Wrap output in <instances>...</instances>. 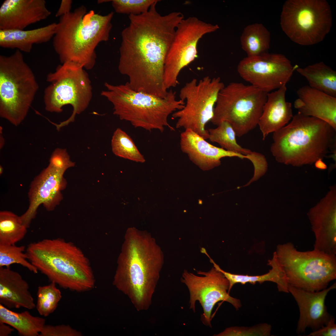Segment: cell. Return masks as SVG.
<instances>
[{
  "instance_id": "6da1fadb",
  "label": "cell",
  "mask_w": 336,
  "mask_h": 336,
  "mask_svg": "<svg viewBox=\"0 0 336 336\" xmlns=\"http://www.w3.org/2000/svg\"><path fill=\"white\" fill-rule=\"evenodd\" d=\"M159 1L145 13L129 15V24L121 33L118 67L131 89L164 98L168 91L163 80L165 58L184 17L179 12L161 15L156 9Z\"/></svg>"
},
{
  "instance_id": "7a4b0ae2",
  "label": "cell",
  "mask_w": 336,
  "mask_h": 336,
  "mask_svg": "<svg viewBox=\"0 0 336 336\" xmlns=\"http://www.w3.org/2000/svg\"><path fill=\"white\" fill-rule=\"evenodd\" d=\"M164 262L163 252L151 234L129 227L117 259L113 285L128 296L137 310H146Z\"/></svg>"
},
{
  "instance_id": "3957f363",
  "label": "cell",
  "mask_w": 336,
  "mask_h": 336,
  "mask_svg": "<svg viewBox=\"0 0 336 336\" xmlns=\"http://www.w3.org/2000/svg\"><path fill=\"white\" fill-rule=\"evenodd\" d=\"M114 15L111 12L102 15L92 10L86 13L82 6L60 17L53 45L62 64L72 62L92 69L96 62V46L109 40Z\"/></svg>"
},
{
  "instance_id": "277c9868",
  "label": "cell",
  "mask_w": 336,
  "mask_h": 336,
  "mask_svg": "<svg viewBox=\"0 0 336 336\" xmlns=\"http://www.w3.org/2000/svg\"><path fill=\"white\" fill-rule=\"evenodd\" d=\"M28 259L51 282L77 292L94 287L95 279L88 259L71 242L63 239H45L28 245Z\"/></svg>"
},
{
  "instance_id": "5b68a950",
  "label": "cell",
  "mask_w": 336,
  "mask_h": 336,
  "mask_svg": "<svg viewBox=\"0 0 336 336\" xmlns=\"http://www.w3.org/2000/svg\"><path fill=\"white\" fill-rule=\"evenodd\" d=\"M336 130L324 121L298 112L273 133L270 150L280 163L299 167L323 159L335 143Z\"/></svg>"
},
{
  "instance_id": "8992f818",
  "label": "cell",
  "mask_w": 336,
  "mask_h": 336,
  "mask_svg": "<svg viewBox=\"0 0 336 336\" xmlns=\"http://www.w3.org/2000/svg\"><path fill=\"white\" fill-rule=\"evenodd\" d=\"M105 86L107 90L102 91L101 95L112 104L113 114L120 120L149 131L156 129L162 132L166 127L175 130L168 123V117L182 109L185 102L177 100L176 92L172 89L161 98L136 91L127 82L115 85L106 82Z\"/></svg>"
},
{
  "instance_id": "52a82bcc",
  "label": "cell",
  "mask_w": 336,
  "mask_h": 336,
  "mask_svg": "<svg viewBox=\"0 0 336 336\" xmlns=\"http://www.w3.org/2000/svg\"><path fill=\"white\" fill-rule=\"evenodd\" d=\"M39 88L34 74L16 49L0 56V116L17 126L26 118Z\"/></svg>"
},
{
  "instance_id": "ba28073f",
  "label": "cell",
  "mask_w": 336,
  "mask_h": 336,
  "mask_svg": "<svg viewBox=\"0 0 336 336\" xmlns=\"http://www.w3.org/2000/svg\"><path fill=\"white\" fill-rule=\"evenodd\" d=\"M49 84L44 91V100L45 110L50 112L60 113L63 107L70 105L73 110L66 120L57 124L52 122L58 131L75 120V116L88 107L92 97V88L88 75L81 65L68 62L59 65L54 72L47 75Z\"/></svg>"
},
{
  "instance_id": "9c48e42d",
  "label": "cell",
  "mask_w": 336,
  "mask_h": 336,
  "mask_svg": "<svg viewBox=\"0 0 336 336\" xmlns=\"http://www.w3.org/2000/svg\"><path fill=\"white\" fill-rule=\"evenodd\" d=\"M275 252L288 284L294 287L320 291L336 278V255L314 249L299 251L291 242L278 245Z\"/></svg>"
},
{
  "instance_id": "30bf717a",
  "label": "cell",
  "mask_w": 336,
  "mask_h": 336,
  "mask_svg": "<svg viewBox=\"0 0 336 336\" xmlns=\"http://www.w3.org/2000/svg\"><path fill=\"white\" fill-rule=\"evenodd\" d=\"M267 93L251 85L231 82L219 92L211 121L217 126L228 122L240 137L258 125Z\"/></svg>"
},
{
  "instance_id": "8fae6325",
  "label": "cell",
  "mask_w": 336,
  "mask_h": 336,
  "mask_svg": "<svg viewBox=\"0 0 336 336\" xmlns=\"http://www.w3.org/2000/svg\"><path fill=\"white\" fill-rule=\"evenodd\" d=\"M332 17L325 0H287L284 3L280 24L292 41L310 45L322 41L330 32Z\"/></svg>"
},
{
  "instance_id": "7c38bea8",
  "label": "cell",
  "mask_w": 336,
  "mask_h": 336,
  "mask_svg": "<svg viewBox=\"0 0 336 336\" xmlns=\"http://www.w3.org/2000/svg\"><path fill=\"white\" fill-rule=\"evenodd\" d=\"M224 86L219 77L206 76L199 81L194 78L186 82L179 94L180 100L185 102L184 107L172 115L177 119L176 128L190 129L208 139L206 125L213 117L218 94Z\"/></svg>"
},
{
  "instance_id": "4fadbf2b",
  "label": "cell",
  "mask_w": 336,
  "mask_h": 336,
  "mask_svg": "<svg viewBox=\"0 0 336 336\" xmlns=\"http://www.w3.org/2000/svg\"><path fill=\"white\" fill-rule=\"evenodd\" d=\"M219 28L217 24L207 23L195 16L181 21L165 60L163 80L167 90L176 86L181 71L197 57L199 40L205 35Z\"/></svg>"
},
{
  "instance_id": "5bb4252c",
  "label": "cell",
  "mask_w": 336,
  "mask_h": 336,
  "mask_svg": "<svg viewBox=\"0 0 336 336\" xmlns=\"http://www.w3.org/2000/svg\"><path fill=\"white\" fill-rule=\"evenodd\" d=\"M203 276L196 275L184 270L181 282L187 286L189 292V309L195 312V304L199 302L203 310L201 320L203 324L212 327V313L216 304L220 301L227 302L237 310L241 306L240 300L228 293L229 282L223 274L214 267L207 272L197 271Z\"/></svg>"
},
{
  "instance_id": "9a60e30c",
  "label": "cell",
  "mask_w": 336,
  "mask_h": 336,
  "mask_svg": "<svg viewBox=\"0 0 336 336\" xmlns=\"http://www.w3.org/2000/svg\"><path fill=\"white\" fill-rule=\"evenodd\" d=\"M297 68L284 55L267 52L243 58L237 70L243 80L268 93L286 85Z\"/></svg>"
},
{
  "instance_id": "2e32d148",
  "label": "cell",
  "mask_w": 336,
  "mask_h": 336,
  "mask_svg": "<svg viewBox=\"0 0 336 336\" xmlns=\"http://www.w3.org/2000/svg\"><path fill=\"white\" fill-rule=\"evenodd\" d=\"M65 172L49 164L31 182L28 193V208L20 216L27 228L35 217L40 205L51 211L59 204L63 198L62 191L67 185L63 176Z\"/></svg>"
},
{
  "instance_id": "e0dca14e",
  "label": "cell",
  "mask_w": 336,
  "mask_h": 336,
  "mask_svg": "<svg viewBox=\"0 0 336 336\" xmlns=\"http://www.w3.org/2000/svg\"><path fill=\"white\" fill-rule=\"evenodd\" d=\"M315 241L314 250L336 254V186L329 187L325 196L307 213Z\"/></svg>"
},
{
  "instance_id": "ac0fdd59",
  "label": "cell",
  "mask_w": 336,
  "mask_h": 336,
  "mask_svg": "<svg viewBox=\"0 0 336 336\" xmlns=\"http://www.w3.org/2000/svg\"><path fill=\"white\" fill-rule=\"evenodd\" d=\"M336 288V282L328 288L315 292L288 284L289 292L295 299L299 308L297 334L305 333L307 328H311L313 331L317 330L328 322L332 316L327 311L325 299L329 292Z\"/></svg>"
},
{
  "instance_id": "d6986e66",
  "label": "cell",
  "mask_w": 336,
  "mask_h": 336,
  "mask_svg": "<svg viewBox=\"0 0 336 336\" xmlns=\"http://www.w3.org/2000/svg\"><path fill=\"white\" fill-rule=\"evenodd\" d=\"M50 14L44 0H5L0 8V30H24Z\"/></svg>"
},
{
  "instance_id": "ffe728a7",
  "label": "cell",
  "mask_w": 336,
  "mask_h": 336,
  "mask_svg": "<svg viewBox=\"0 0 336 336\" xmlns=\"http://www.w3.org/2000/svg\"><path fill=\"white\" fill-rule=\"evenodd\" d=\"M180 146L182 152L203 170L219 166L221 159L225 157L248 159L245 155L226 150L213 146L193 130L184 129L180 135Z\"/></svg>"
},
{
  "instance_id": "44dd1931",
  "label": "cell",
  "mask_w": 336,
  "mask_h": 336,
  "mask_svg": "<svg viewBox=\"0 0 336 336\" xmlns=\"http://www.w3.org/2000/svg\"><path fill=\"white\" fill-rule=\"evenodd\" d=\"M294 103L298 113L326 122L336 130V97L309 85L299 88Z\"/></svg>"
},
{
  "instance_id": "7402d4cb",
  "label": "cell",
  "mask_w": 336,
  "mask_h": 336,
  "mask_svg": "<svg viewBox=\"0 0 336 336\" xmlns=\"http://www.w3.org/2000/svg\"><path fill=\"white\" fill-rule=\"evenodd\" d=\"M287 89L285 85L267 93V100L258 124L263 140L269 133L285 126L293 117L291 103L286 99Z\"/></svg>"
},
{
  "instance_id": "603a6c76",
  "label": "cell",
  "mask_w": 336,
  "mask_h": 336,
  "mask_svg": "<svg viewBox=\"0 0 336 336\" xmlns=\"http://www.w3.org/2000/svg\"><path fill=\"white\" fill-rule=\"evenodd\" d=\"M28 282L10 267H0V304L8 309L36 307Z\"/></svg>"
},
{
  "instance_id": "cb8c5ba5",
  "label": "cell",
  "mask_w": 336,
  "mask_h": 336,
  "mask_svg": "<svg viewBox=\"0 0 336 336\" xmlns=\"http://www.w3.org/2000/svg\"><path fill=\"white\" fill-rule=\"evenodd\" d=\"M57 23L31 30H0V46L30 53L35 44L46 43L53 38Z\"/></svg>"
},
{
  "instance_id": "d4e9b609",
  "label": "cell",
  "mask_w": 336,
  "mask_h": 336,
  "mask_svg": "<svg viewBox=\"0 0 336 336\" xmlns=\"http://www.w3.org/2000/svg\"><path fill=\"white\" fill-rule=\"evenodd\" d=\"M268 264L271 267L268 272L264 274L257 276L231 273L224 271L217 264L215 265V267L222 272L228 280L229 283V293L232 287L236 283H240L243 285L249 283L254 284L257 282L261 283L266 281L276 283L279 292L289 293L288 289L289 284L275 252L272 259L268 260Z\"/></svg>"
},
{
  "instance_id": "484cf974",
  "label": "cell",
  "mask_w": 336,
  "mask_h": 336,
  "mask_svg": "<svg viewBox=\"0 0 336 336\" xmlns=\"http://www.w3.org/2000/svg\"><path fill=\"white\" fill-rule=\"evenodd\" d=\"M217 126L216 128L208 130L209 133L208 139L210 141L217 143L221 148L226 150L247 156L254 166L258 165L261 162L264 155L243 148L238 144L236 140L235 133L228 122H222Z\"/></svg>"
},
{
  "instance_id": "4316f807",
  "label": "cell",
  "mask_w": 336,
  "mask_h": 336,
  "mask_svg": "<svg viewBox=\"0 0 336 336\" xmlns=\"http://www.w3.org/2000/svg\"><path fill=\"white\" fill-rule=\"evenodd\" d=\"M296 70L310 87L336 97V72L330 67L320 62Z\"/></svg>"
},
{
  "instance_id": "83f0119b",
  "label": "cell",
  "mask_w": 336,
  "mask_h": 336,
  "mask_svg": "<svg viewBox=\"0 0 336 336\" xmlns=\"http://www.w3.org/2000/svg\"><path fill=\"white\" fill-rule=\"evenodd\" d=\"M0 321L16 329L21 336H39L45 320L31 315L27 311L17 313L0 304Z\"/></svg>"
},
{
  "instance_id": "f1b7e54d",
  "label": "cell",
  "mask_w": 336,
  "mask_h": 336,
  "mask_svg": "<svg viewBox=\"0 0 336 336\" xmlns=\"http://www.w3.org/2000/svg\"><path fill=\"white\" fill-rule=\"evenodd\" d=\"M240 41L242 48L247 57L257 56L267 52L270 47V34L262 24L254 23L244 28Z\"/></svg>"
},
{
  "instance_id": "f546056e",
  "label": "cell",
  "mask_w": 336,
  "mask_h": 336,
  "mask_svg": "<svg viewBox=\"0 0 336 336\" xmlns=\"http://www.w3.org/2000/svg\"><path fill=\"white\" fill-rule=\"evenodd\" d=\"M27 229L20 216L10 211H0V245H15L25 237Z\"/></svg>"
},
{
  "instance_id": "4dcf8cb0",
  "label": "cell",
  "mask_w": 336,
  "mask_h": 336,
  "mask_svg": "<svg viewBox=\"0 0 336 336\" xmlns=\"http://www.w3.org/2000/svg\"><path fill=\"white\" fill-rule=\"evenodd\" d=\"M112 150L116 156L134 161L143 163L145 159L130 137L120 128L114 133L111 141Z\"/></svg>"
},
{
  "instance_id": "1f68e13d",
  "label": "cell",
  "mask_w": 336,
  "mask_h": 336,
  "mask_svg": "<svg viewBox=\"0 0 336 336\" xmlns=\"http://www.w3.org/2000/svg\"><path fill=\"white\" fill-rule=\"evenodd\" d=\"M53 282L49 285L38 287L37 302L36 307L41 316L47 317L57 308L62 298L60 291Z\"/></svg>"
},
{
  "instance_id": "d6a6232c",
  "label": "cell",
  "mask_w": 336,
  "mask_h": 336,
  "mask_svg": "<svg viewBox=\"0 0 336 336\" xmlns=\"http://www.w3.org/2000/svg\"><path fill=\"white\" fill-rule=\"evenodd\" d=\"M25 247L14 245H0V267H10L13 264H18L31 272L37 273L38 270L28 261Z\"/></svg>"
},
{
  "instance_id": "836d02e7",
  "label": "cell",
  "mask_w": 336,
  "mask_h": 336,
  "mask_svg": "<svg viewBox=\"0 0 336 336\" xmlns=\"http://www.w3.org/2000/svg\"><path fill=\"white\" fill-rule=\"evenodd\" d=\"M157 0H113L112 5L115 12L123 14L137 15L147 12Z\"/></svg>"
},
{
  "instance_id": "e575fe53",
  "label": "cell",
  "mask_w": 336,
  "mask_h": 336,
  "mask_svg": "<svg viewBox=\"0 0 336 336\" xmlns=\"http://www.w3.org/2000/svg\"><path fill=\"white\" fill-rule=\"evenodd\" d=\"M271 326L267 323H262L251 327H232L226 328L216 336H268Z\"/></svg>"
},
{
  "instance_id": "d590c367",
  "label": "cell",
  "mask_w": 336,
  "mask_h": 336,
  "mask_svg": "<svg viewBox=\"0 0 336 336\" xmlns=\"http://www.w3.org/2000/svg\"><path fill=\"white\" fill-rule=\"evenodd\" d=\"M49 164L61 170L66 171L68 168L74 167L75 163L71 161L66 150L57 148L53 152L49 159Z\"/></svg>"
},
{
  "instance_id": "8d00e7d4",
  "label": "cell",
  "mask_w": 336,
  "mask_h": 336,
  "mask_svg": "<svg viewBox=\"0 0 336 336\" xmlns=\"http://www.w3.org/2000/svg\"><path fill=\"white\" fill-rule=\"evenodd\" d=\"M82 333L69 325L45 324L39 336H81Z\"/></svg>"
},
{
  "instance_id": "74e56055",
  "label": "cell",
  "mask_w": 336,
  "mask_h": 336,
  "mask_svg": "<svg viewBox=\"0 0 336 336\" xmlns=\"http://www.w3.org/2000/svg\"><path fill=\"white\" fill-rule=\"evenodd\" d=\"M307 336H336V324L334 318L331 316L328 322L317 330L313 331Z\"/></svg>"
},
{
  "instance_id": "f35d334b",
  "label": "cell",
  "mask_w": 336,
  "mask_h": 336,
  "mask_svg": "<svg viewBox=\"0 0 336 336\" xmlns=\"http://www.w3.org/2000/svg\"><path fill=\"white\" fill-rule=\"evenodd\" d=\"M72 3L71 0H62L55 16L60 17L70 12Z\"/></svg>"
},
{
  "instance_id": "ab89813d",
  "label": "cell",
  "mask_w": 336,
  "mask_h": 336,
  "mask_svg": "<svg viewBox=\"0 0 336 336\" xmlns=\"http://www.w3.org/2000/svg\"><path fill=\"white\" fill-rule=\"evenodd\" d=\"M0 321V336H8L13 331L14 329Z\"/></svg>"
},
{
  "instance_id": "60d3db41",
  "label": "cell",
  "mask_w": 336,
  "mask_h": 336,
  "mask_svg": "<svg viewBox=\"0 0 336 336\" xmlns=\"http://www.w3.org/2000/svg\"><path fill=\"white\" fill-rule=\"evenodd\" d=\"M322 160L321 159H319L315 162V166L317 168L322 170L327 169V166Z\"/></svg>"
},
{
  "instance_id": "b9f144b4",
  "label": "cell",
  "mask_w": 336,
  "mask_h": 336,
  "mask_svg": "<svg viewBox=\"0 0 336 336\" xmlns=\"http://www.w3.org/2000/svg\"><path fill=\"white\" fill-rule=\"evenodd\" d=\"M3 168L2 167V166H0V175L2 174V172H3Z\"/></svg>"
}]
</instances>
